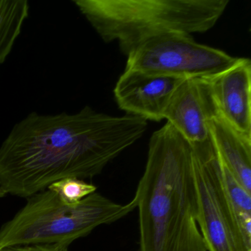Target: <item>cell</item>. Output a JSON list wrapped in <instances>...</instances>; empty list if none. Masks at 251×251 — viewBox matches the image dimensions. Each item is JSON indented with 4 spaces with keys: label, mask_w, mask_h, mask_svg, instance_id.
Listing matches in <instances>:
<instances>
[{
    "label": "cell",
    "mask_w": 251,
    "mask_h": 251,
    "mask_svg": "<svg viewBox=\"0 0 251 251\" xmlns=\"http://www.w3.org/2000/svg\"><path fill=\"white\" fill-rule=\"evenodd\" d=\"M105 43L118 42L127 55L140 42L162 33L192 35L217 24L229 0H73Z\"/></svg>",
    "instance_id": "obj_3"
},
{
    "label": "cell",
    "mask_w": 251,
    "mask_h": 251,
    "mask_svg": "<svg viewBox=\"0 0 251 251\" xmlns=\"http://www.w3.org/2000/svg\"><path fill=\"white\" fill-rule=\"evenodd\" d=\"M136 209L113 202L95 192L76 205L63 202L45 189L27 198V203L0 228V250L24 245H70L102 225L111 224Z\"/></svg>",
    "instance_id": "obj_4"
},
{
    "label": "cell",
    "mask_w": 251,
    "mask_h": 251,
    "mask_svg": "<svg viewBox=\"0 0 251 251\" xmlns=\"http://www.w3.org/2000/svg\"><path fill=\"white\" fill-rule=\"evenodd\" d=\"M29 11L27 0H0V65L11 53Z\"/></svg>",
    "instance_id": "obj_11"
},
{
    "label": "cell",
    "mask_w": 251,
    "mask_h": 251,
    "mask_svg": "<svg viewBox=\"0 0 251 251\" xmlns=\"http://www.w3.org/2000/svg\"><path fill=\"white\" fill-rule=\"evenodd\" d=\"M48 189L55 192L63 202L70 205H76L97 190L95 185L75 177L58 180Z\"/></svg>",
    "instance_id": "obj_13"
},
{
    "label": "cell",
    "mask_w": 251,
    "mask_h": 251,
    "mask_svg": "<svg viewBox=\"0 0 251 251\" xmlns=\"http://www.w3.org/2000/svg\"><path fill=\"white\" fill-rule=\"evenodd\" d=\"M125 70L180 78L208 77L233 65L238 58L198 43L192 35L170 32L149 38L127 55Z\"/></svg>",
    "instance_id": "obj_6"
},
{
    "label": "cell",
    "mask_w": 251,
    "mask_h": 251,
    "mask_svg": "<svg viewBox=\"0 0 251 251\" xmlns=\"http://www.w3.org/2000/svg\"><path fill=\"white\" fill-rule=\"evenodd\" d=\"M6 195V193L4 192L3 189L0 187V198H4Z\"/></svg>",
    "instance_id": "obj_15"
},
{
    "label": "cell",
    "mask_w": 251,
    "mask_h": 251,
    "mask_svg": "<svg viewBox=\"0 0 251 251\" xmlns=\"http://www.w3.org/2000/svg\"><path fill=\"white\" fill-rule=\"evenodd\" d=\"M220 165L225 189L241 233L247 245L251 248V193L234 178L220 161Z\"/></svg>",
    "instance_id": "obj_12"
},
{
    "label": "cell",
    "mask_w": 251,
    "mask_h": 251,
    "mask_svg": "<svg viewBox=\"0 0 251 251\" xmlns=\"http://www.w3.org/2000/svg\"><path fill=\"white\" fill-rule=\"evenodd\" d=\"M206 77L216 106L236 130L251 137V61L238 58L226 70Z\"/></svg>",
    "instance_id": "obj_9"
},
{
    "label": "cell",
    "mask_w": 251,
    "mask_h": 251,
    "mask_svg": "<svg viewBox=\"0 0 251 251\" xmlns=\"http://www.w3.org/2000/svg\"><path fill=\"white\" fill-rule=\"evenodd\" d=\"M132 201L139 251H207L197 223L193 148L170 123L152 133Z\"/></svg>",
    "instance_id": "obj_2"
},
{
    "label": "cell",
    "mask_w": 251,
    "mask_h": 251,
    "mask_svg": "<svg viewBox=\"0 0 251 251\" xmlns=\"http://www.w3.org/2000/svg\"><path fill=\"white\" fill-rule=\"evenodd\" d=\"M208 125L210 139L220 162L251 193V137L232 127L218 110Z\"/></svg>",
    "instance_id": "obj_10"
},
{
    "label": "cell",
    "mask_w": 251,
    "mask_h": 251,
    "mask_svg": "<svg viewBox=\"0 0 251 251\" xmlns=\"http://www.w3.org/2000/svg\"><path fill=\"white\" fill-rule=\"evenodd\" d=\"M185 78L125 70L114 89V98L126 114L160 122L172 96Z\"/></svg>",
    "instance_id": "obj_7"
},
{
    "label": "cell",
    "mask_w": 251,
    "mask_h": 251,
    "mask_svg": "<svg viewBox=\"0 0 251 251\" xmlns=\"http://www.w3.org/2000/svg\"><path fill=\"white\" fill-rule=\"evenodd\" d=\"M192 145L197 223L207 251H251L227 198L220 161L210 137Z\"/></svg>",
    "instance_id": "obj_5"
},
{
    "label": "cell",
    "mask_w": 251,
    "mask_h": 251,
    "mask_svg": "<svg viewBox=\"0 0 251 251\" xmlns=\"http://www.w3.org/2000/svg\"><path fill=\"white\" fill-rule=\"evenodd\" d=\"M217 108L206 77L186 78L176 89L164 120L191 144L209 138L208 122Z\"/></svg>",
    "instance_id": "obj_8"
},
{
    "label": "cell",
    "mask_w": 251,
    "mask_h": 251,
    "mask_svg": "<svg viewBox=\"0 0 251 251\" xmlns=\"http://www.w3.org/2000/svg\"><path fill=\"white\" fill-rule=\"evenodd\" d=\"M68 248V245H61V244H50V245L11 247V248L1 249L0 251H69Z\"/></svg>",
    "instance_id": "obj_14"
},
{
    "label": "cell",
    "mask_w": 251,
    "mask_h": 251,
    "mask_svg": "<svg viewBox=\"0 0 251 251\" xmlns=\"http://www.w3.org/2000/svg\"><path fill=\"white\" fill-rule=\"evenodd\" d=\"M148 121L108 115L86 105L75 114H29L0 146V187L28 198L68 177L84 180L143 136Z\"/></svg>",
    "instance_id": "obj_1"
}]
</instances>
